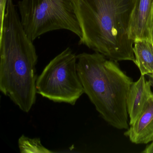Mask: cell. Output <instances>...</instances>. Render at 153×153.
Here are the masks:
<instances>
[{"instance_id": "cell-4", "label": "cell", "mask_w": 153, "mask_h": 153, "mask_svg": "<svg viewBox=\"0 0 153 153\" xmlns=\"http://www.w3.org/2000/svg\"><path fill=\"white\" fill-rule=\"evenodd\" d=\"M18 7L22 25L33 42L46 33L61 29L82 38L74 0H21Z\"/></svg>"}, {"instance_id": "cell-9", "label": "cell", "mask_w": 153, "mask_h": 153, "mask_svg": "<svg viewBox=\"0 0 153 153\" xmlns=\"http://www.w3.org/2000/svg\"><path fill=\"white\" fill-rule=\"evenodd\" d=\"M134 62L141 75L153 74V45L151 40L143 39L134 42Z\"/></svg>"}, {"instance_id": "cell-12", "label": "cell", "mask_w": 153, "mask_h": 153, "mask_svg": "<svg viewBox=\"0 0 153 153\" xmlns=\"http://www.w3.org/2000/svg\"><path fill=\"white\" fill-rule=\"evenodd\" d=\"M142 152L143 153H153V141L148 145Z\"/></svg>"}, {"instance_id": "cell-2", "label": "cell", "mask_w": 153, "mask_h": 153, "mask_svg": "<svg viewBox=\"0 0 153 153\" xmlns=\"http://www.w3.org/2000/svg\"><path fill=\"white\" fill-rule=\"evenodd\" d=\"M136 1L74 0L82 32L80 43L115 62H134L129 31Z\"/></svg>"}, {"instance_id": "cell-6", "label": "cell", "mask_w": 153, "mask_h": 153, "mask_svg": "<svg viewBox=\"0 0 153 153\" xmlns=\"http://www.w3.org/2000/svg\"><path fill=\"white\" fill-rule=\"evenodd\" d=\"M153 0H136L130 24L129 36L133 42L151 40Z\"/></svg>"}, {"instance_id": "cell-5", "label": "cell", "mask_w": 153, "mask_h": 153, "mask_svg": "<svg viewBox=\"0 0 153 153\" xmlns=\"http://www.w3.org/2000/svg\"><path fill=\"white\" fill-rule=\"evenodd\" d=\"M37 94L55 102L74 105L85 94L77 70V58L67 48L46 65L36 80Z\"/></svg>"}, {"instance_id": "cell-1", "label": "cell", "mask_w": 153, "mask_h": 153, "mask_svg": "<svg viewBox=\"0 0 153 153\" xmlns=\"http://www.w3.org/2000/svg\"><path fill=\"white\" fill-rule=\"evenodd\" d=\"M0 90L27 113L36 101L35 47L27 34L13 0H7L0 27Z\"/></svg>"}, {"instance_id": "cell-11", "label": "cell", "mask_w": 153, "mask_h": 153, "mask_svg": "<svg viewBox=\"0 0 153 153\" xmlns=\"http://www.w3.org/2000/svg\"><path fill=\"white\" fill-rule=\"evenodd\" d=\"M7 0H0V27L3 24Z\"/></svg>"}, {"instance_id": "cell-7", "label": "cell", "mask_w": 153, "mask_h": 153, "mask_svg": "<svg viewBox=\"0 0 153 153\" xmlns=\"http://www.w3.org/2000/svg\"><path fill=\"white\" fill-rule=\"evenodd\" d=\"M124 135L132 143L147 144L153 141V94Z\"/></svg>"}, {"instance_id": "cell-8", "label": "cell", "mask_w": 153, "mask_h": 153, "mask_svg": "<svg viewBox=\"0 0 153 153\" xmlns=\"http://www.w3.org/2000/svg\"><path fill=\"white\" fill-rule=\"evenodd\" d=\"M152 82L141 75L139 79L133 82L128 95L127 109L130 118L129 125L133 123L143 110L147 101L153 94L151 91Z\"/></svg>"}, {"instance_id": "cell-13", "label": "cell", "mask_w": 153, "mask_h": 153, "mask_svg": "<svg viewBox=\"0 0 153 153\" xmlns=\"http://www.w3.org/2000/svg\"><path fill=\"white\" fill-rule=\"evenodd\" d=\"M150 33H151V40L153 45V17H152V23H151V31H150ZM151 76L152 79H153V75H151Z\"/></svg>"}, {"instance_id": "cell-3", "label": "cell", "mask_w": 153, "mask_h": 153, "mask_svg": "<svg viewBox=\"0 0 153 153\" xmlns=\"http://www.w3.org/2000/svg\"><path fill=\"white\" fill-rule=\"evenodd\" d=\"M77 70L85 94L101 117L118 129L129 128L127 100L131 78L116 62L101 53L77 55Z\"/></svg>"}, {"instance_id": "cell-10", "label": "cell", "mask_w": 153, "mask_h": 153, "mask_svg": "<svg viewBox=\"0 0 153 153\" xmlns=\"http://www.w3.org/2000/svg\"><path fill=\"white\" fill-rule=\"evenodd\" d=\"M19 148L22 153H52L42 145L39 138H31L23 135L19 139Z\"/></svg>"}]
</instances>
